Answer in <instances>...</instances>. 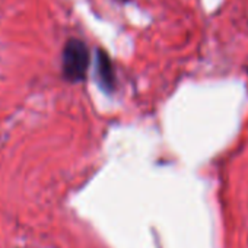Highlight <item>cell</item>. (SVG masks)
Returning a JSON list of instances; mask_svg holds the SVG:
<instances>
[{
	"label": "cell",
	"mask_w": 248,
	"mask_h": 248,
	"mask_svg": "<svg viewBox=\"0 0 248 248\" xmlns=\"http://www.w3.org/2000/svg\"><path fill=\"white\" fill-rule=\"evenodd\" d=\"M89 50L79 38H69L62 53V73L70 83H79L86 79L89 67Z\"/></svg>",
	"instance_id": "cell-1"
},
{
	"label": "cell",
	"mask_w": 248,
	"mask_h": 248,
	"mask_svg": "<svg viewBox=\"0 0 248 248\" xmlns=\"http://www.w3.org/2000/svg\"><path fill=\"white\" fill-rule=\"evenodd\" d=\"M95 80L99 89L105 93H112L117 86V76L111 57L102 48L95 53Z\"/></svg>",
	"instance_id": "cell-2"
},
{
	"label": "cell",
	"mask_w": 248,
	"mask_h": 248,
	"mask_svg": "<svg viewBox=\"0 0 248 248\" xmlns=\"http://www.w3.org/2000/svg\"><path fill=\"white\" fill-rule=\"evenodd\" d=\"M121 2H127V0H121Z\"/></svg>",
	"instance_id": "cell-3"
}]
</instances>
